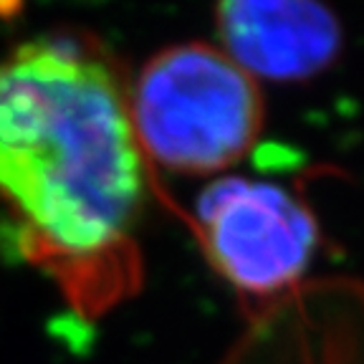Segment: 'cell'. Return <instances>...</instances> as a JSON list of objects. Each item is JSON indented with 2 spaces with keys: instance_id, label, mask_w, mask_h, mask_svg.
I'll return each mask as SVG.
<instances>
[{
  "instance_id": "1",
  "label": "cell",
  "mask_w": 364,
  "mask_h": 364,
  "mask_svg": "<svg viewBox=\"0 0 364 364\" xmlns=\"http://www.w3.org/2000/svg\"><path fill=\"white\" fill-rule=\"evenodd\" d=\"M144 154L112 63L84 41L38 38L0 63V198L11 243L84 321L139 291Z\"/></svg>"
},
{
  "instance_id": "2",
  "label": "cell",
  "mask_w": 364,
  "mask_h": 364,
  "mask_svg": "<svg viewBox=\"0 0 364 364\" xmlns=\"http://www.w3.org/2000/svg\"><path fill=\"white\" fill-rule=\"evenodd\" d=\"M263 117L253 76L208 43L170 46L152 56L129 99L142 154L182 175H210L245 157Z\"/></svg>"
},
{
  "instance_id": "3",
  "label": "cell",
  "mask_w": 364,
  "mask_h": 364,
  "mask_svg": "<svg viewBox=\"0 0 364 364\" xmlns=\"http://www.w3.org/2000/svg\"><path fill=\"white\" fill-rule=\"evenodd\" d=\"M193 225L205 258L250 304L296 289L318 245L316 218L304 200L245 177H225L203 190Z\"/></svg>"
},
{
  "instance_id": "4",
  "label": "cell",
  "mask_w": 364,
  "mask_h": 364,
  "mask_svg": "<svg viewBox=\"0 0 364 364\" xmlns=\"http://www.w3.org/2000/svg\"><path fill=\"white\" fill-rule=\"evenodd\" d=\"M218 364H364V281H311L258 304Z\"/></svg>"
},
{
  "instance_id": "5",
  "label": "cell",
  "mask_w": 364,
  "mask_h": 364,
  "mask_svg": "<svg viewBox=\"0 0 364 364\" xmlns=\"http://www.w3.org/2000/svg\"><path fill=\"white\" fill-rule=\"evenodd\" d=\"M225 56L268 81H306L336 61L341 28L321 0H218Z\"/></svg>"
}]
</instances>
